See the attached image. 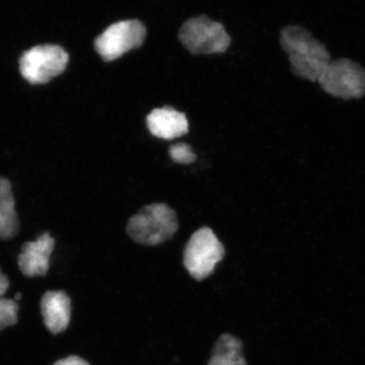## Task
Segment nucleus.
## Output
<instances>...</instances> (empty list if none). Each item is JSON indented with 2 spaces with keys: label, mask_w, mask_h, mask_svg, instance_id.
Segmentation results:
<instances>
[{
  "label": "nucleus",
  "mask_w": 365,
  "mask_h": 365,
  "mask_svg": "<svg viewBox=\"0 0 365 365\" xmlns=\"http://www.w3.org/2000/svg\"><path fill=\"white\" fill-rule=\"evenodd\" d=\"M280 43L288 55L292 72L299 78L318 81L322 72L330 63V53L325 45L302 26L283 29Z\"/></svg>",
  "instance_id": "f257e3e1"
},
{
  "label": "nucleus",
  "mask_w": 365,
  "mask_h": 365,
  "mask_svg": "<svg viewBox=\"0 0 365 365\" xmlns=\"http://www.w3.org/2000/svg\"><path fill=\"white\" fill-rule=\"evenodd\" d=\"M18 230V215L11 182L0 177V239H11Z\"/></svg>",
  "instance_id": "9b49d317"
},
{
  "label": "nucleus",
  "mask_w": 365,
  "mask_h": 365,
  "mask_svg": "<svg viewBox=\"0 0 365 365\" xmlns=\"http://www.w3.org/2000/svg\"><path fill=\"white\" fill-rule=\"evenodd\" d=\"M225 250L213 230L202 227L190 237L184 251V265L196 280H203L213 273L222 260Z\"/></svg>",
  "instance_id": "20e7f679"
},
{
  "label": "nucleus",
  "mask_w": 365,
  "mask_h": 365,
  "mask_svg": "<svg viewBox=\"0 0 365 365\" xmlns=\"http://www.w3.org/2000/svg\"><path fill=\"white\" fill-rule=\"evenodd\" d=\"M68 61V53L60 46H36L21 57L20 71L32 85H43L66 71Z\"/></svg>",
  "instance_id": "39448f33"
},
{
  "label": "nucleus",
  "mask_w": 365,
  "mask_h": 365,
  "mask_svg": "<svg viewBox=\"0 0 365 365\" xmlns=\"http://www.w3.org/2000/svg\"><path fill=\"white\" fill-rule=\"evenodd\" d=\"M54 365H90V364L81 357L68 356L66 359L58 360Z\"/></svg>",
  "instance_id": "2eb2a0df"
},
{
  "label": "nucleus",
  "mask_w": 365,
  "mask_h": 365,
  "mask_svg": "<svg viewBox=\"0 0 365 365\" xmlns=\"http://www.w3.org/2000/svg\"><path fill=\"white\" fill-rule=\"evenodd\" d=\"M21 297V294H16V297H14V299H16V300H20Z\"/></svg>",
  "instance_id": "f3484780"
},
{
  "label": "nucleus",
  "mask_w": 365,
  "mask_h": 365,
  "mask_svg": "<svg viewBox=\"0 0 365 365\" xmlns=\"http://www.w3.org/2000/svg\"><path fill=\"white\" fill-rule=\"evenodd\" d=\"M318 81L334 97L349 100L361 98L365 93V69L352 60H331Z\"/></svg>",
  "instance_id": "423d86ee"
},
{
  "label": "nucleus",
  "mask_w": 365,
  "mask_h": 365,
  "mask_svg": "<svg viewBox=\"0 0 365 365\" xmlns=\"http://www.w3.org/2000/svg\"><path fill=\"white\" fill-rule=\"evenodd\" d=\"M145 37L146 28L143 21H118L98 36L95 41V48L104 61H114L125 53L140 47Z\"/></svg>",
  "instance_id": "0eeeda50"
},
{
  "label": "nucleus",
  "mask_w": 365,
  "mask_h": 365,
  "mask_svg": "<svg viewBox=\"0 0 365 365\" xmlns=\"http://www.w3.org/2000/svg\"><path fill=\"white\" fill-rule=\"evenodd\" d=\"M19 306L14 299H0V331L18 323Z\"/></svg>",
  "instance_id": "ddd939ff"
},
{
  "label": "nucleus",
  "mask_w": 365,
  "mask_h": 365,
  "mask_svg": "<svg viewBox=\"0 0 365 365\" xmlns=\"http://www.w3.org/2000/svg\"><path fill=\"white\" fill-rule=\"evenodd\" d=\"M169 155L172 160L181 165H188L196 160V155L192 150L191 146L186 143H177L170 146Z\"/></svg>",
  "instance_id": "4468645a"
},
{
  "label": "nucleus",
  "mask_w": 365,
  "mask_h": 365,
  "mask_svg": "<svg viewBox=\"0 0 365 365\" xmlns=\"http://www.w3.org/2000/svg\"><path fill=\"white\" fill-rule=\"evenodd\" d=\"M9 281L7 279L6 275L1 272V269H0V299L4 297V294H6V290L9 289Z\"/></svg>",
  "instance_id": "dca6fc26"
},
{
  "label": "nucleus",
  "mask_w": 365,
  "mask_h": 365,
  "mask_svg": "<svg viewBox=\"0 0 365 365\" xmlns=\"http://www.w3.org/2000/svg\"><path fill=\"white\" fill-rule=\"evenodd\" d=\"M146 123L153 136L165 140L178 138L189 131L186 115L170 107L153 110L146 118Z\"/></svg>",
  "instance_id": "1a4fd4ad"
},
{
  "label": "nucleus",
  "mask_w": 365,
  "mask_h": 365,
  "mask_svg": "<svg viewBox=\"0 0 365 365\" xmlns=\"http://www.w3.org/2000/svg\"><path fill=\"white\" fill-rule=\"evenodd\" d=\"M46 328L52 334L66 330L71 322V302L64 292H48L41 300Z\"/></svg>",
  "instance_id": "9d476101"
},
{
  "label": "nucleus",
  "mask_w": 365,
  "mask_h": 365,
  "mask_svg": "<svg viewBox=\"0 0 365 365\" xmlns=\"http://www.w3.org/2000/svg\"><path fill=\"white\" fill-rule=\"evenodd\" d=\"M208 365H247L241 341L230 334H223L213 347Z\"/></svg>",
  "instance_id": "f8f14e48"
},
{
  "label": "nucleus",
  "mask_w": 365,
  "mask_h": 365,
  "mask_svg": "<svg viewBox=\"0 0 365 365\" xmlns=\"http://www.w3.org/2000/svg\"><path fill=\"white\" fill-rule=\"evenodd\" d=\"M178 227L179 222L174 209L167 204L155 203L132 216L127 225V232L138 244L158 246L172 239Z\"/></svg>",
  "instance_id": "f03ea898"
},
{
  "label": "nucleus",
  "mask_w": 365,
  "mask_h": 365,
  "mask_svg": "<svg viewBox=\"0 0 365 365\" xmlns=\"http://www.w3.org/2000/svg\"><path fill=\"white\" fill-rule=\"evenodd\" d=\"M179 39L184 47L194 55L223 53L232 43L225 26L206 16L187 21L180 29Z\"/></svg>",
  "instance_id": "7ed1b4c3"
},
{
  "label": "nucleus",
  "mask_w": 365,
  "mask_h": 365,
  "mask_svg": "<svg viewBox=\"0 0 365 365\" xmlns=\"http://www.w3.org/2000/svg\"><path fill=\"white\" fill-rule=\"evenodd\" d=\"M54 245V239L48 232L38 237L37 241L26 242L18 258L21 273L28 277L46 275Z\"/></svg>",
  "instance_id": "6e6552de"
}]
</instances>
